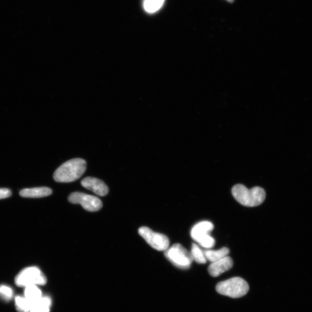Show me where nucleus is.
Segmentation results:
<instances>
[{
	"label": "nucleus",
	"instance_id": "7",
	"mask_svg": "<svg viewBox=\"0 0 312 312\" xmlns=\"http://www.w3.org/2000/svg\"><path fill=\"white\" fill-rule=\"evenodd\" d=\"M69 201L72 204L81 205L87 211H98L103 207L102 201L98 197L86 195V194L75 192L71 194Z\"/></svg>",
	"mask_w": 312,
	"mask_h": 312
},
{
	"label": "nucleus",
	"instance_id": "4",
	"mask_svg": "<svg viewBox=\"0 0 312 312\" xmlns=\"http://www.w3.org/2000/svg\"><path fill=\"white\" fill-rule=\"evenodd\" d=\"M166 258L177 268L188 269L193 261L191 252L179 243H175L164 252Z\"/></svg>",
	"mask_w": 312,
	"mask_h": 312
},
{
	"label": "nucleus",
	"instance_id": "11",
	"mask_svg": "<svg viewBox=\"0 0 312 312\" xmlns=\"http://www.w3.org/2000/svg\"><path fill=\"white\" fill-rule=\"evenodd\" d=\"M52 191L49 188L40 187L24 189L20 192V196L25 198H41L52 195Z\"/></svg>",
	"mask_w": 312,
	"mask_h": 312
},
{
	"label": "nucleus",
	"instance_id": "15",
	"mask_svg": "<svg viewBox=\"0 0 312 312\" xmlns=\"http://www.w3.org/2000/svg\"><path fill=\"white\" fill-rule=\"evenodd\" d=\"M165 1L166 0H144L143 8L146 12L153 14L160 10Z\"/></svg>",
	"mask_w": 312,
	"mask_h": 312
},
{
	"label": "nucleus",
	"instance_id": "17",
	"mask_svg": "<svg viewBox=\"0 0 312 312\" xmlns=\"http://www.w3.org/2000/svg\"><path fill=\"white\" fill-rule=\"evenodd\" d=\"M16 309L19 312H29L33 304L25 297L18 296L15 298Z\"/></svg>",
	"mask_w": 312,
	"mask_h": 312
},
{
	"label": "nucleus",
	"instance_id": "1",
	"mask_svg": "<svg viewBox=\"0 0 312 312\" xmlns=\"http://www.w3.org/2000/svg\"><path fill=\"white\" fill-rule=\"evenodd\" d=\"M87 163L82 159H74L63 164L54 172V180L57 182L70 183L77 180L86 170Z\"/></svg>",
	"mask_w": 312,
	"mask_h": 312
},
{
	"label": "nucleus",
	"instance_id": "9",
	"mask_svg": "<svg viewBox=\"0 0 312 312\" xmlns=\"http://www.w3.org/2000/svg\"><path fill=\"white\" fill-rule=\"evenodd\" d=\"M81 184L96 195L104 197L108 195L109 189L103 181L92 177H87L82 180Z\"/></svg>",
	"mask_w": 312,
	"mask_h": 312
},
{
	"label": "nucleus",
	"instance_id": "3",
	"mask_svg": "<svg viewBox=\"0 0 312 312\" xmlns=\"http://www.w3.org/2000/svg\"><path fill=\"white\" fill-rule=\"evenodd\" d=\"M216 289L217 292L223 296L238 298L245 296L249 290V286L242 278L235 277L220 282L217 285Z\"/></svg>",
	"mask_w": 312,
	"mask_h": 312
},
{
	"label": "nucleus",
	"instance_id": "2",
	"mask_svg": "<svg viewBox=\"0 0 312 312\" xmlns=\"http://www.w3.org/2000/svg\"><path fill=\"white\" fill-rule=\"evenodd\" d=\"M232 194L239 204L246 207H255L263 204L266 197V193L263 188L255 187L248 189L241 184L234 185Z\"/></svg>",
	"mask_w": 312,
	"mask_h": 312
},
{
	"label": "nucleus",
	"instance_id": "14",
	"mask_svg": "<svg viewBox=\"0 0 312 312\" xmlns=\"http://www.w3.org/2000/svg\"><path fill=\"white\" fill-rule=\"evenodd\" d=\"M51 305V298L48 296L43 297L33 305L29 312H49Z\"/></svg>",
	"mask_w": 312,
	"mask_h": 312
},
{
	"label": "nucleus",
	"instance_id": "20",
	"mask_svg": "<svg viewBox=\"0 0 312 312\" xmlns=\"http://www.w3.org/2000/svg\"><path fill=\"white\" fill-rule=\"evenodd\" d=\"M227 2H229V3H233L234 0H227Z\"/></svg>",
	"mask_w": 312,
	"mask_h": 312
},
{
	"label": "nucleus",
	"instance_id": "18",
	"mask_svg": "<svg viewBox=\"0 0 312 312\" xmlns=\"http://www.w3.org/2000/svg\"><path fill=\"white\" fill-rule=\"evenodd\" d=\"M13 290L9 286L6 285L0 286V297L4 300L10 301L13 297Z\"/></svg>",
	"mask_w": 312,
	"mask_h": 312
},
{
	"label": "nucleus",
	"instance_id": "13",
	"mask_svg": "<svg viewBox=\"0 0 312 312\" xmlns=\"http://www.w3.org/2000/svg\"><path fill=\"white\" fill-rule=\"evenodd\" d=\"M41 291L37 286H28L25 289L24 297L34 305L43 297Z\"/></svg>",
	"mask_w": 312,
	"mask_h": 312
},
{
	"label": "nucleus",
	"instance_id": "10",
	"mask_svg": "<svg viewBox=\"0 0 312 312\" xmlns=\"http://www.w3.org/2000/svg\"><path fill=\"white\" fill-rule=\"evenodd\" d=\"M233 264V259L229 256H226L225 258L212 263L208 268V272L212 276L217 277L232 268Z\"/></svg>",
	"mask_w": 312,
	"mask_h": 312
},
{
	"label": "nucleus",
	"instance_id": "12",
	"mask_svg": "<svg viewBox=\"0 0 312 312\" xmlns=\"http://www.w3.org/2000/svg\"><path fill=\"white\" fill-rule=\"evenodd\" d=\"M204 252L206 260L214 263L215 261L220 260L228 256L230 250L229 248L223 247L218 251L206 250Z\"/></svg>",
	"mask_w": 312,
	"mask_h": 312
},
{
	"label": "nucleus",
	"instance_id": "6",
	"mask_svg": "<svg viewBox=\"0 0 312 312\" xmlns=\"http://www.w3.org/2000/svg\"><path fill=\"white\" fill-rule=\"evenodd\" d=\"M138 233L155 250L165 251L169 247V239L165 235L155 233L147 227H140L138 230Z\"/></svg>",
	"mask_w": 312,
	"mask_h": 312
},
{
	"label": "nucleus",
	"instance_id": "19",
	"mask_svg": "<svg viewBox=\"0 0 312 312\" xmlns=\"http://www.w3.org/2000/svg\"><path fill=\"white\" fill-rule=\"evenodd\" d=\"M12 195V192L10 189L6 188L0 189V200L6 199Z\"/></svg>",
	"mask_w": 312,
	"mask_h": 312
},
{
	"label": "nucleus",
	"instance_id": "5",
	"mask_svg": "<svg viewBox=\"0 0 312 312\" xmlns=\"http://www.w3.org/2000/svg\"><path fill=\"white\" fill-rule=\"evenodd\" d=\"M47 279L41 270L36 267H28L22 270L16 276L15 283L19 287L44 285Z\"/></svg>",
	"mask_w": 312,
	"mask_h": 312
},
{
	"label": "nucleus",
	"instance_id": "8",
	"mask_svg": "<svg viewBox=\"0 0 312 312\" xmlns=\"http://www.w3.org/2000/svg\"><path fill=\"white\" fill-rule=\"evenodd\" d=\"M214 229L213 223L208 221L198 223L192 228L191 237L198 243L209 237L210 233Z\"/></svg>",
	"mask_w": 312,
	"mask_h": 312
},
{
	"label": "nucleus",
	"instance_id": "16",
	"mask_svg": "<svg viewBox=\"0 0 312 312\" xmlns=\"http://www.w3.org/2000/svg\"><path fill=\"white\" fill-rule=\"evenodd\" d=\"M191 254L193 260H195L196 263L199 264H205L206 259L204 255V252L202 251L200 247L197 244L193 243L192 246V251Z\"/></svg>",
	"mask_w": 312,
	"mask_h": 312
}]
</instances>
